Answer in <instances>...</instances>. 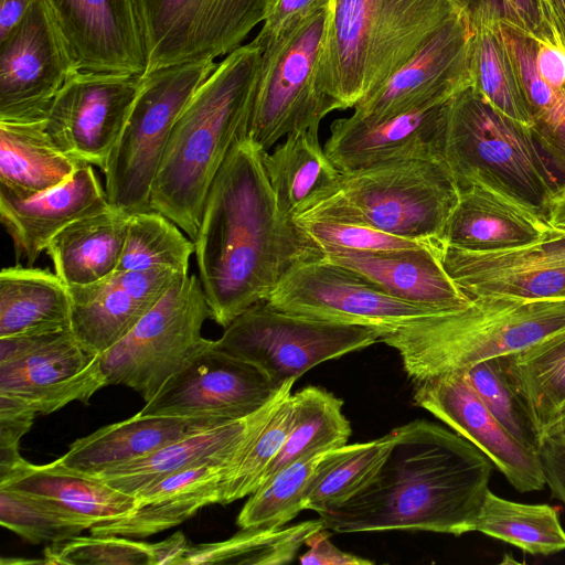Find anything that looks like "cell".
Here are the masks:
<instances>
[{
  "label": "cell",
  "instance_id": "cell-52",
  "mask_svg": "<svg viewBox=\"0 0 565 565\" xmlns=\"http://www.w3.org/2000/svg\"><path fill=\"white\" fill-rule=\"evenodd\" d=\"M476 29L484 24H501L520 32L516 19L507 0H454Z\"/></svg>",
  "mask_w": 565,
  "mask_h": 565
},
{
  "label": "cell",
  "instance_id": "cell-8",
  "mask_svg": "<svg viewBox=\"0 0 565 565\" xmlns=\"http://www.w3.org/2000/svg\"><path fill=\"white\" fill-rule=\"evenodd\" d=\"M216 65L186 63L141 75L137 98L103 170L111 206L129 214L152 210V184L174 122Z\"/></svg>",
  "mask_w": 565,
  "mask_h": 565
},
{
  "label": "cell",
  "instance_id": "cell-11",
  "mask_svg": "<svg viewBox=\"0 0 565 565\" xmlns=\"http://www.w3.org/2000/svg\"><path fill=\"white\" fill-rule=\"evenodd\" d=\"M374 328L291 315L260 301L237 318L214 347L258 366L281 387L313 366L379 342Z\"/></svg>",
  "mask_w": 565,
  "mask_h": 565
},
{
  "label": "cell",
  "instance_id": "cell-46",
  "mask_svg": "<svg viewBox=\"0 0 565 565\" xmlns=\"http://www.w3.org/2000/svg\"><path fill=\"white\" fill-rule=\"evenodd\" d=\"M294 223L319 254L418 248L434 243L401 237L366 225L330 218L296 220Z\"/></svg>",
  "mask_w": 565,
  "mask_h": 565
},
{
  "label": "cell",
  "instance_id": "cell-48",
  "mask_svg": "<svg viewBox=\"0 0 565 565\" xmlns=\"http://www.w3.org/2000/svg\"><path fill=\"white\" fill-rule=\"evenodd\" d=\"M36 414L25 401L0 394V477L24 459L19 452V443L30 430Z\"/></svg>",
  "mask_w": 565,
  "mask_h": 565
},
{
  "label": "cell",
  "instance_id": "cell-22",
  "mask_svg": "<svg viewBox=\"0 0 565 565\" xmlns=\"http://www.w3.org/2000/svg\"><path fill=\"white\" fill-rule=\"evenodd\" d=\"M181 275L185 274L169 268L116 270L94 284L68 287L72 333L85 351L100 355L120 341Z\"/></svg>",
  "mask_w": 565,
  "mask_h": 565
},
{
  "label": "cell",
  "instance_id": "cell-55",
  "mask_svg": "<svg viewBox=\"0 0 565 565\" xmlns=\"http://www.w3.org/2000/svg\"><path fill=\"white\" fill-rule=\"evenodd\" d=\"M35 0H0V40L24 17Z\"/></svg>",
  "mask_w": 565,
  "mask_h": 565
},
{
  "label": "cell",
  "instance_id": "cell-31",
  "mask_svg": "<svg viewBox=\"0 0 565 565\" xmlns=\"http://www.w3.org/2000/svg\"><path fill=\"white\" fill-rule=\"evenodd\" d=\"M130 214L110 205L60 231L45 252L54 273L67 286H85L116 271Z\"/></svg>",
  "mask_w": 565,
  "mask_h": 565
},
{
  "label": "cell",
  "instance_id": "cell-4",
  "mask_svg": "<svg viewBox=\"0 0 565 565\" xmlns=\"http://www.w3.org/2000/svg\"><path fill=\"white\" fill-rule=\"evenodd\" d=\"M459 12L454 0H331L318 90L334 110L354 108Z\"/></svg>",
  "mask_w": 565,
  "mask_h": 565
},
{
  "label": "cell",
  "instance_id": "cell-35",
  "mask_svg": "<svg viewBox=\"0 0 565 565\" xmlns=\"http://www.w3.org/2000/svg\"><path fill=\"white\" fill-rule=\"evenodd\" d=\"M503 369L542 435L565 408V329L501 356Z\"/></svg>",
  "mask_w": 565,
  "mask_h": 565
},
{
  "label": "cell",
  "instance_id": "cell-5",
  "mask_svg": "<svg viewBox=\"0 0 565 565\" xmlns=\"http://www.w3.org/2000/svg\"><path fill=\"white\" fill-rule=\"evenodd\" d=\"M565 329L564 299L472 298L463 309L407 321L381 332L409 380L465 371L515 353Z\"/></svg>",
  "mask_w": 565,
  "mask_h": 565
},
{
  "label": "cell",
  "instance_id": "cell-20",
  "mask_svg": "<svg viewBox=\"0 0 565 565\" xmlns=\"http://www.w3.org/2000/svg\"><path fill=\"white\" fill-rule=\"evenodd\" d=\"M440 262L471 299L503 296L521 299L565 298V232L521 247L475 253L436 243Z\"/></svg>",
  "mask_w": 565,
  "mask_h": 565
},
{
  "label": "cell",
  "instance_id": "cell-43",
  "mask_svg": "<svg viewBox=\"0 0 565 565\" xmlns=\"http://www.w3.org/2000/svg\"><path fill=\"white\" fill-rule=\"evenodd\" d=\"M324 452L305 455L265 481L242 508L237 525L241 529L280 527L295 519L305 510L306 490Z\"/></svg>",
  "mask_w": 565,
  "mask_h": 565
},
{
  "label": "cell",
  "instance_id": "cell-58",
  "mask_svg": "<svg viewBox=\"0 0 565 565\" xmlns=\"http://www.w3.org/2000/svg\"><path fill=\"white\" fill-rule=\"evenodd\" d=\"M543 439L565 446V408L546 427L543 433Z\"/></svg>",
  "mask_w": 565,
  "mask_h": 565
},
{
  "label": "cell",
  "instance_id": "cell-45",
  "mask_svg": "<svg viewBox=\"0 0 565 565\" xmlns=\"http://www.w3.org/2000/svg\"><path fill=\"white\" fill-rule=\"evenodd\" d=\"M0 522L35 544L66 541L87 529L79 519L56 505L8 488H0Z\"/></svg>",
  "mask_w": 565,
  "mask_h": 565
},
{
  "label": "cell",
  "instance_id": "cell-18",
  "mask_svg": "<svg viewBox=\"0 0 565 565\" xmlns=\"http://www.w3.org/2000/svg\"><path fill=\"white\" fill-rule=\"evenodd\" d=\"M475 28L463 12L445 24L352 115L381 120L448 102L473 85Z\"/></svg>",
  "mask_w": 565,
  "mask_h": 565
},
{
  "label": "cell",
  "instance_id": "cell-14",
  "mask_svg": "<svg viewBox=\"0 0 565 565\" xmlns=\"http://www.w3.org/2000/svg\"><path fill=\"white\" fill-rule=\"evenodd\" d=\"M106 385L99 355L85 351L71 329L0 338V394L25 401L38 414L88 404Z\"/></svg>",
  "mask_w": 565,
  "mask_h": 565
},
{
  "label": "cell",
  "instance_id": "cell-49",
  "mask_svg": "<svg viewBox=\"0 0 565 565\" xmlns=\"http://www.w3.org/2000/svg\"><path fill=\"white\" fill-rule=\"evenodd\" d=\"M331 0H269L263 28L255 40L263 44L277 39L285 30L330 6Z\"/></svg>",
  "mask_w": 565,
  "mask_h": 565
},
{
  "label": "cell",
  "instance_id": "cell-9",
  "mask_svg": "<svg viewBox=\"0 0 565 565\" xmlns=\"http://www.w3.org/2000/svg\"><path fill=\"white\" fill-rule=\"evenodd\" d=\"M210 309L200 279L179 276L160 300L115 345L99 355L107 384H120L148 402L214 340L202 337Z\"/></svg>",
  "mask_w": 565,
  "mask_h": 565
},
{
  "label": "cell",
  "instance_id": "cell-30",
  "mask_svg": "<svg viewBox=\"0 0 565 565\" xmlns=\"http://www.w3.org/2000/svg\"><path fill=\"white\" fill-rule=\"evenodd\" d=\"M0 488L12 489L44 500L79 519L89 530L128 515L137 498L103 480L67 470L55 460L33 465L23 459L0 477Z\"/></svg>",
  "mask_w": 565,
  "mask_h": 565
},
{
  "label": "cell",
  "instance_id": "cell-53",
  "mask_svg": "<svg viewBox=\"0 0 565 565\" xmlns=\"http://www.w3.org/2000/svg\"><path fill=\"white\" fill-rule=\"evenodd\" d=\"M539 454L552 495L565 504V446L543 439Z\"/></svg>",
  "mask_w": 565,
  "mask_h": 565
},
{
  "label": "cell",
  "instance_id": "cell-21",
  "mask_svg": "<svg viewBox=\"0 0 565 565\" xmlns=\"http://www.w3.org/2000/svg\"><path fill=\"white\" fill-rule=\"evenodd\" d=\"M82 72L142 75L147 55L135 0H45Z\"/></svg>",
  "mask_w": 565,
  "mask_h": 565
},
{
  "label": "cell",
  "instance_id": "cell-13",
  "mask_svg": "<svg viewBox=\"0 0 565 565\" xmlns=\"http://www.w3.org/2000/svg\"><path fill=\"white\" fill-rule=\"evenodd\" d=\"M266 301L291 315L381 332L441 313L397 299L353 270L321 258L292 265Z\"/></svg>",
  "mask_w": 565,
  "mask_h": 565
},
{
  "label": "cell",
  "instance_id": "cell-1",
  "mask_svg": "<svg viewBox=\"0 0 565 565\" xmlns=\"http://www.w3.org/2000/svg\"><path fill=\"white\" fill-rule=\"evenodd\" d=\"M263 152L248 136L235 142L210 186L193 239L210 318L223 328L267 300L292 265L320 256L279 213Z\"/></svg>",
  "mask_w": 565,
  "mask_h": 565
},
{
  "label": "cell",
  "instance_id": "cell-54",
  "mask_svg": "<svg viewBox=\"0 0 565 565\" xmlns=\"http://www.w3.org/2000/svg\"><path fill=\"white\" fill-rule=\"evenodd\" d=\"M189 546L190 544L182 532H175L168 539L153 543V565H181Z\"/></svg>",
  "mask_w": 565,
  "mask_h": 565
},
{
  "label": "cell",
  "instance_id": "cell-47",
  "mask_svg": "<svg viewBox=\"0 0 565 565\" xmlns=\"http://www.w3.org/2000/svg\"><path fill=\"white\" fill-rule=\"evenodd\" d=\"M43 554L49 565H153V543L117 535H78L51 543Z\"/></svg>",
  "mask_w": 565,
  "mask_h": 565
},
{
  "label": "cell",
  "instance_id": "cell-38",
  "mask_svg": "<svg viewBox=\"0 0 565 565\" xmlns=\"http://www.w3.org/2000/svg\"><path fill=\"white\" fill-rule=\"evenodd\" d=\"M291 398L294 417L290 430L263 483L300 457L341 447L351 436L350 423L342 413L343 401L332 393L306 386Z\"/></svg>",
  "mask_w": 565,
  "mask_h": 565
},
{
  "label": "cell",
  "instance_id": "cell-25",
  "mask_svg": "<svg viewBox=\"0 0 565 565\" xmlns=\"http://www.w3.org/2000/svg\"><path fill=\"white\" fill-rule=\"evenodd\" d=\"M295 382L287 381L271 401L247 417L217 424L93 477L136 497L148 484L179 470L213 459H232L266 424Z\"/></svg>",
  "mask_w": 565,
  "mask_h": 565
},
{
  "label": "cell",
  "instance_id": "cell-29",
  "mask_svg": "<svg viewBox=\"0 0 565 565\" xmlns=\"http://www.w3.org/2000/svg\"><path fill=\"white\" fill-rule=\"evenodd\" d=\"M230 420L151 416L132 417L104 426L76 439L55 461L88 476L147 456L175 440Z\"/></svg>",
  "mask_w": 565,
  "mask_h": 565
},
{
  "label": "cell",
  "instance_id": "cell-28",
  "mask_svg": "<svg viewBox=\"0 0 565 565\" xmlns=\"http://www.w3.org/2000/svg\"><path fill=\"white\" fill-rule=\"evenodd\" d=\"M230 460H209L148 484L136 494L137 505L128 515L94 525L90 534L143 539L181 524L200 509L220 503Z\"/></svg>",
  "mask_w": 565,
  "mask_h": 565
},
{
  "label": "cell",
  "instance_id": "cell-2",
  "mask_svg": "<svg viewBox=\"0 0 565 565\" xmlns=\"http://www.w3.org/2000/svg\"><path fill=\"white\" fill-rule=\"evenodd\" d=\"M392 448L372 480L319 514L338 533L472 532L489 490L492 461L472 443L418 419L393 429Z\"/></svg>",
  "mask_w": 565,
  "mask_h": 565
},
{
  "label": "cell",
  "instance_id": "cell-57",
  "mask_svg": "<svg viewBox=\"0 0 565 565\" xmlns=\"http://www.w3.org/2000/svg\"><path fill=\"white\" fill-rule=\"evenodd\" d=\"M545 15L565 47V0H541Z\"/></svg>",
  "mask_w": 565,
  "mask_h": 565
},
{
  "label": "cell",
  "instance_id": "cell-42",
  "mask_svg": "<svg viewBox=\"0 0 565 565\" xmlns=\"http://www.w3.org/2000/svg\"><path fill=\"white\" fill-rule=\"evenodd\" d=\"M294 417L291 391L279 402L266 424L227 462L220 483L221 504L250 495L281 449Z\"/></svg>",
  "mask_w": 565,
  "mask_h": 565
},
{
  "label": "cell",
  "instance_id": "cell-6",
  "mask_svg": "<svg viewBox=\"0 0 565 565\" xmlns=\"http://www.w3.org/2000/svg\"><path fill=\"white\" fill-rule=\"evenodd\" d=\"M441 161L459 190L483 185L544 217L561 183L530 127L498 110L473 86L447 103Z\"/></svg>",
  "mask_w": 565,
  "mask_h": 565
},
{
  "label": "cell",
  "instance_id": "cell-10",
  "mask_svg": "<svg viewBox=\"0 0 565 565\" xmlns=\"http://www.w3.org/2000/svg\"><path fill=\"white\" fill-rule=\"evenodd\" d=\"M329 7L302 19L262 47L247 136L268 150L288 134L319 129L333 106L317 87Z\"/></svg>",
  "mask_w": 565,
  "mask_h": 565
},
{
  "label": "cell",
  "instance_id": "cell-32",
  "mask_svg": "<svg viewBox=\"0 0 565 565\" xmlns=\"http://www.w3.org/2000/svg\"><path fill=\"white\" fill-rule=\"evenodd\" d=\"M81 164L53 142L45 119L0 120V192L29 199L64 183Z\"/></svg>",
  "mask_w": 565,
  "mask_h": 565
},
{
  "label": "cell",
  "instance_id": "cell-26",
  "mask_svg": "<svg viewBox=\"0 0 565 565\" xmlns=\"http://www.w3.org/2000/svg\"><path fill=\"white\" fill-rule=\"evenodd\" d=\"M436 243L406 249L322 253L318 258L353 270L397 299L439 312L463 309L472 299L444 268Z\"/></svg>",
  "mask_w": 565,
  "mask_h": 565
},
{
  "label": "cell",
  "instance_id": "cell-50",
  "mask_svg": "<svg viewBox=\"0 0 565 565\" xmlns=\"http://www.w3.org/2000/svg\"><path fill=\"white\" fill-rule=\"evenodd\" d=\"M520 32L539 42L561 43L544 12L541 0H507Z\"/></svg>",
  "mask_w": 565,
  "mask_h": 565
},
{
  "label": "cell",
  "instance_id": "cell-17",
  "mask_svg": "<svg viewBox=\"0 0 565 565\" xmlns=\"http://www.w3.org/2000/svg\"><path fill=\"white\" fill-rule=\"evenodd\" d=\"M141 75L76 72L53 99L45 129L53 142L81 163L103 171L127 122Z\"/></svg>",
  "mask_w": 565,
  "mask_h": 565
},
{
  "label": "cell",
  "instance_id": "cell-40",
  "mask_svg": "<svg viewBox=\"0 0 565 565\" xmlns=\"http://www.w3.org/2000/svg\"><path fill=\"white\" fill-rule=\"evenodd\" d=\"M473 87L498 110L531 127L529 106L501 24L475 29Z\"/></svg>",
  "mask_w": 565,
  "mask_h": 565
},
{
  "label": "cell",
  "instance_id": "cell-19",
  "mask_svg": "<svg viewBox=\"0 0 565 565\" xmlns=\"http://www.w3.org/2000/svg\"><path fill=\"white\" fill-rule=\"evenodd\" d=\"M413 402L472 443L520 492L546 484L539 452L521 445L490 413L465 371L429 375L415 381Z\"/></svg>",
  "mask_w": 565,
  "mask_h": 565
},
{
  "label": "cell",
  "instance_id": "cell-15",
  "mask_svg": "<svg viewBox=\"0 0 565 565\" xmlns=\"http://www.w3.org/2000/svg\"><path fill=\"white\" fill-rule=\"evenodd\" d=\"M78 70L45 0L0 40V120L35 121Z\"/></svg>",
  "mask_w": 565,
  "mask_h": 565
},
{
  "label": "cell",
  "instance_id": "cell-7",
  "mask_svg": "<svg viewBox=\"0 0 565 565\" xmlns=\"http://www.w3.org/2000/svg\"><path fill=\"white\" fill-rule=\"evenodd\" d=\"M458 198L459 189L441 160H393L341 172L294 221L330 218L439 242Z\"/></svg>",
  "mask_w": 565,
  "mask_h": 565
},
{
  "label": "cell",
  "instance_id": "cell-27",
  "mask_svg": "<svg viewBox=\"0 0 565 565\" xmlns=\"http://www.w3.org/2000/svg\"><path fill=\"white\" fill-rule=\"evenodd\" d=\"M555 232L546 218L483 185L459 190L440 243L475 253H492L542 241Z\"/></svg>",
  "mask_w": 565,
  "mask_h": 565
},
{
  "label": "cell",
  "instance_id": "cell-23",
  "mask_svg": "<svg viewBox=\"0 0 565 565\" xmlns=\"http://www.w3.org/2000/svg\"><path fill=\"white\" fill-rule=\"evenodd\" d=\"M447 103L381 120L335 119L323 149L340 172L393 160H441Z\"/></svg>",
  "mask_w": 565,
  "mask_h": 565
},
{
  "label": "cell",
  "instance_id": "cell-37",
  "mask_svg": "<svg viewBox=\"0 0 565 565\" xmlns=\"http://www.w3.org/2000/svg\"><path fill=\"white\" fill-rule=\"evenodd\" d=\"M472 532L483 533L532 555H551L565 550V531L553 507L510 501L490 489L482 500Z\"/></svg>",
  "mask_w": 565,
  "mask_h": 565
},
{
  "label": "cell",
  "instance_id": "cell-44",
  "mask_svg": "<svg viewBox=\"0 0 565 565\" xmlns=\"http://www.w3.org/2000/svg\"><path fill=\"white\" fill-rule=\"evenodd\" d=\"M465 372L481 401L507 431L529 450L539 452L542 435L530 409L509 380L501 356L481 361Z\"/></svg>",
  "mask_w": 565,
  "mask_h": 565
},
{
  "label": "cell",
  "instance_id": "cell-16",
  "mask_svg": "<svg viewBox=\"0 0 565 565\" xmlns=\"http://www.w3.org/2000/svg\"><path fill=\"white\" fill-rule=\"evenodd\" d=\"M280 388L258 366L216 349L213 342L172 375L137 414L235 420L262 408Z\"/></svg>",
  "mask_w": 565,
  "mask_h": 565
},
{
  "label": "cell",
  "instance_id": "cell-24",
  "mask_svg": "<svg viewBox=\"0 0 565 565\" xmlns=\"http://www.w3.org/2000/svg\"><path fill=\"white\" fill-rule=\"evenodd\" d=\"M110 207L93 166L82 163L64 183L25 200L0 192V220L12 239L15 259L32 266L50 241L84 216Z\"/></svg>",
  "mask_w": 565,
  "mask_h": 565
},
{
  "label": "cell",
  "instance_id": "cell-56",
  "mask_svg": "<svg viewBox=\"0 0 565 565\" xmlns=\"http://www.w3.org/2000/svg\"><path fill=\"white\" fill-rule=\"evenodd\" d=\"M545 218L553 228L565 232V182H561L551 196Z\"/></svg>",
  "mask_w": 565,
  "mask_h": 565
},
{
  "label": "cell",
  "instance_id": "cell-39",
  "mask_svg": "<svg viewBox=\"0 0 565 565\" xmlns=\"http://www.w3.org/2000/svg\"><path fill=\"white\" fill-rule=\"evenodd\" d=\"M327 527L320 518L289 526L241 529L221 542L190 545L181 565L286 564L295 558L311 535Z\"/></svg>",
  "mask_w": 565,
  "mask_h": 565
},
{
  "label": "cell",
  "instance_id": "cell-36",
  "mask_svg": "<svg viewBox=\"0 0 565 565\" xmlns=\"http://www.w3.org/2000/svg\"><path fill=\"white\" fill-rule=\"evenodd\" d=\"M393 430L380 438L343 445L324 452L305 493V510L324 513L362 490L385 461Z\"/></svg>",
  "mask_w": 565,
  "mask_h": 565
},
{
  "label": "cell",
  "instance_id": "cell-51",
  "mask_svg": "<svg viewBox=\"0 0 565 565\" xmlns=\"http://www.w3.org/2000/svg\"><path fill=\"white\" fill-rule=\"evenodd\" d=\"M328 529L311 535L306 545L309 550L299 557L306 565H370L372 561L338 548L329 539Z\"/></svg>",
  "mask_w": 565,
  "mask_h": 565
},
{
  "label": "cell",
  "instance_id": "cell-3",
  "mask_svg": "<svg viewBox=\"0 0 565 565\" xmlns=\"http://www.w3.org/2000/svg\"><path fill=\"white\" fill-rule=\"evenodd\" d=\"M260 56L255 40L227 54L174 122L150 204L192 241L215 175L235 142L247 136Z\"/></svg>",
  "mask_w": 565,
  "mask_h": 565
},
{
  "label": "cell",
  "instance_id": "cell-33",
  "mask_svg": "<svg viewBox=\"0 0 565 565\" xmlns=\"http://www.w3.org/2000/svg\"><path fill=\"white\" fill-rule=\"evenodd\" d=\"M71 296L47 269L21 265L0 273V338L39 335L70 329Z\"/></svg>",
  "mask_w": 565,
  "mask_h": 565
},
{
  "label": "cell",
  "instance_id": "cell-34",
  "mask_svg": "<svg viewBox=\"0 0 565 565\" xmlns=\"http://www.w3.org/2000/svg\"><path fill=\"white\" fill-rule=\"evenodd\" d=\"M318 130L292 131L273 152H263L277 209L291 222L312 201L329 191L341 174L321 147Z\"/></svg>",
  "mask_w": 565,
  "mask_h": 565
},
{
  "label": "cell",
  "instance_id": "cell-12",
  "mask_svg": "<svg viewBox=\"0 0 565 565\" xmlns=\"http://www.w3.org/2000/svg\"><path fill=\"white\" fill-rule=\"evenodd\" d=\"M147 55L145 73L215 61L242 46L269 0H135ZM143 73V74H145Z\"/></svg>",
  "mask_w": 565,
  "mask_h": 565
},
{
  "label": "cell",
  "instance_id": "cell-41",
  "mask_svg": "<svg viewBox=\"0 0 565 565\" xmlns=\"http://www.w3.org/2000/svg\"><path fill=\"white\" fill-rule=\"evenodd\" d=\"M193 241L158 211L130 214L121 257L116 270L169 268L188 274Z\"/></svg>",
  "mask_w": 565,
  "mask_h": 565
}]
</instances>
